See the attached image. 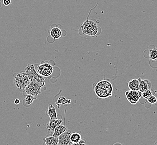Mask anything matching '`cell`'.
Wrapping results in <instances>:
<instances>
[{
    "instance_id": "obj_1",
    "label": "cell",
    "mask_w": 157,
    "mask_h": 145,
    "mask_svg": "<svg viewBox=\"0 0 157 145\" xmlns=\"http://www.w3.org/2000/svg\"><path fill=\"white\" fill-rule=\"evenodd\" d=\"M113 87L111 83L107 80H101L98 82L94 87L95 94L100 98L111 97L113 95Z\"/></svg>"
},
{
    "instance_id": "obj_2",
    "label": "cell",
    "mask_w": 157,
    "mask_h": 145,
    "mask_svg": "<svg viewBox=\"0 0 157 145\" xmlns=\"http://www.w3.org/2000/svg\"><path fill=\"white\" fill-rule=\"evenodd\" d=\"M25 72L30 82L36 83L41 88L45 85V80L44 77L38 74L34 64H28L25 68Z\"/></svg>"
},
{
    "instance_id": "obj_3",
    "label": "cell",
    "mask_w": 157,
    "mask_h": 145,
    "mask_svg": "<svg viewBox=\"0 0 157 145\" xmlns=\"http://www.w3.org/2000/svg\"><path fill=\"white\" fill-rule=\"evenodd\" d=\"M30 83V80L25 72H18L14 76L15 85L21 91H24Z\"/></svg>"
},
{
    "instance_id": "obj_4",
    "label": "cell",
    "mask_w": 157,
    "mask_h": 145,
    "mask_svg": "<svg viewBox=\"0 0 157 145\" xmlns=\"http://www.w3.org/2000/svg\"><path fill=\"white\" fill-rule=\"evenodd\" d=\"M80 29L82 30L84 34L91 36H94L97 35L98 31V28L96 24L91 20H89L88 19L82 24Z\"/></svg>"
},
{
    "instance_id": "obj_5",
    "label": "cell",
    "mask_w": 157,
    "mask_h": 145,
    "mask_svg": "<svg viewBox=\"0 0 157 145\" xmlns=\"http://www.w3.org/2000/svg\"><path fill=\"white\" fill-rule=\"evenodd\" d=\"M37 72L43 77H48L51 76L53 72V67L49 63L45 62L40 64L38 66Z\"/></svg>"
},
{
    "instance_id": "obj_6",
    "label": "cell",
    "mask_w": 157,
    "mask_h": 145,
    "mask_svg": "<svg viewBox=\"0 0 157 145\" xmlns=\"http://www.w3.org/2000/svg\"><path fill=\"white\" fill-rule=\"evenodd\" d=\"M41 88L40 85L36 83L30 82L24 91L27 95H31L35 98H36L38 95H40L41 93Z\"/></svg>"
},
{
    "instance_id": "obj_7",
    "label": "cell",
    "mask_w": 157,
    "mask_h": 145,
    "mask_svg": "<svg viewBox=\"0 0 157 145\" xmlns=\"http://www.w3.org/2000/svg\"><path fill=\"white\" fill-rule=\"evenodd\" d=\"M126 98L129 102L132 104H135L139 100L142 95V93L140 91L130 90L125 93Z\"/></svg>"
},
{
    "instance_id": "obj_8",
    "label": "cell",
    "mask_w": 157,
    "mask_h": 145,
    "mask_svg": "<svg viewBox=\"0 0 157 145\" xmlns=\"http://www.w3.org/2000/svg\"><path fill=\"white\" fill-rule=\"evenodd\" d=\"M71 132L70 131L65 132L58 137L59 145H72V142L70 139Z\"/></svg>"
},
{
    "instance_id": "obj_9",
    "label": "cell",
    "mask_w": 157,
    "mask_h": 145,
    "mask_svg": "<svg viewBox=\"0 0 157 145\" xmlns=\"http://www.w3.org/2000/svg\"><path fill=\"white\" fill-rule=\"evenodd\" d=\"M62 123V119H50L49 123L46 125L48 132L49 133L53 132L55 128Z\"/></svg>"
},
{
    "instance_id": "obj_10",
    "label": "cell",
    "mask_w": 157,
    "mask_h": 145,
    "mask_svg": "<svg viewBox=\"0 0 157 145\" xmlns=\"http://www.w3.org/2000/svg\"><path fill=\"white\" fill-rule=\"evenodd\" d=\"M50 36L54 40L59 39L62 36V30L58 27H54L50 29L49 32Z\"/></svg>"
},
{
    "instance_id": "obj_11",
    "label": "cell",
    "mask_w": 157,
    "mask_h": 145,
    "mask_svg": "<svg viewBox=\"0 0 157 145\" xmlns=\"http://www.w3.org/2000/svg\"><path fill=\"white\" fill-rule=\"evenodd\" d=\"M67 129V128L66 127L60 124L55 128L53 132V136L58 137L60 135H62L63 133L66 132Z\"/></svg>"
},
{
    "instance_id": "obj_12",
    "label": "cell",
    "mask_w": 157,
    "mask_h": 145,
    "mask_svg": "<svg viewBox=\"0 0 157 145\" xmlns=\"http://www.w3.org/2000/svg\"><path fill=\"white\" fill-rule=\"evenodd\" d=\"M48 115L50 119H57V113L56 110L52 104H49L48 109Z\"/></svg>"
},
{
    "instance_id": "obj_13",
    "label": "cell",
    "mask_w": 157,
    "mask_h": 145,
    "mask_svg": "<svg viewBox=\"0 0 157 145\" xmlns=\"http://www.w3.org/2000/svg\"><path fill=\"white\" fill-rule=\"evenodd\" d=\"M44 142L46 145H58V137L54 136H49L44 139Z\"/></svg>"
},
{
    "instance_id": "obj_14",
    "label": "cell",
    "mask_w": 157,
    "mask_h": 145,
    "mask_svg": "<svg viewBox=\"0 0 157 145\" xmlns=\"http://www.w3.org/2000/svg\"><path fill=\"white\" fill-rule=\"evenodd\" d=\"M139 80V91L141 93L148 90L149 88L148 82L146 80H143L140 78L138 79Z\"/></svg>"
},
{
    "instance_id": "obj_15",
    "label": "cell",
    "mask_w": 157,
    "mask_h": 145,
    "mask_svg": "<svg viewBox=\"0 0 157 145\" xmlns=\"http://www.w3.org/2000/svg\"><path fill=\"white\" fill-rule=\"evenodd\" d=\"M128 87L130 90L132 91H139L138 79H134L130 80L128 83Z\"/></svg>"
},
{
    "instance_id": "obj_16",
    "label": "cell",
    "mask_w": 157,
    "mask_h": 145,
    "mask_svg": "<svg viewBox=\"0 0 157 145\" xmlns=\"http://www.w3.org/2000/svg\"><path fill=\"white\" fill-rule=\"evenodd\" d=\"M70 139L72 143H77L81 140V136L78 132L72 133L70 136Z\"/></svg>"
},
{
    "instance_id": "obj_17",
    "label": "cell",
    "mask_w": 157,
    "mask_h": 145,
    "mask_svg": "<svg viewBox=\"0 0 157 145\" xmlns=\"http://www.w3.org/2000/svg\"><path fill=\"white\" fill-rule=\"evenodd\" d=\"M35 98H35L34 97L32 96L31 95H27L24 100V103L25 105L29 106L32 104V103L34 102Z\"/></svg>"
},
{
    "instance_id": "obj_18",
    "label": "cell",
    "mask_w": 157,
    "mask_h": 145,
    "mask_svg": "<svg viewBox=\"0 0 157 145\" xmlns=\"http://www.w3.org/2000/svg\"><path fill=\"white\" fill-rule=\"evenodd\" d=\"M149 57L151 60L157 61V49L154 48L150 51Z\"/></svg>"
},
{
    "instance_id": "obj_19",
    "label": "cell",
    "mask_w": 157,
    "mask_h": 145,
    "mask_svg": "<svg viewBox=\"0 0 157 145\" xmlns=\"http://www.w3.org/2000/svg\"><path fill=\"white\" fill-rule=\"evenodd\" d=\"M152 95V92L151 91V90L148 89L147 91H144L142 93V95L143 97V98H144L146 99H148V98H149Z\"/></svg>"
},
{
    "instance_id": "obj_20",
    "label": "cell",
    "mask_w": 157,
    "mask_h": 145,
    "mask_svg": "<svg viewBox=\"0 0 157 145\" xmlns=\"http://www.w3.org/2000/svg\"><path fill=\"white\" fill-rule=\"evenodd\" d=\"M148 101L151 104H154L157 102V98L154 95H151L149 98H148Z\"/></svg>"
},
{
    "instance_id": "obj_21",
    "label": "cell",
    "mask_w": 157,
    "mask_h": 145,
    "mask_svg": "<svg viewBox=\"0 0 157 145\" xmlns=\"http://www.w3.org/2000/svg\"><path fill=\"white\" fill-rule=\"evenodd\" d=\"M2 2L5 6H7L12 3V0H2Z\"/></svg>"
},
{
    "instance_id": "obj_22",
    "label": "cell",
    "mask_w": 157,
    "mask_h": 145,
    "mask_svg": "<svg viewBox=\"0 0 157 145\" xmlns=\"http://www.w3.org/2000/svg\"><path fill=\"white\" fill-rule=\"evenodd\" d=\"M72 145H85V142L83 140H81L79 142H77V143H73Z\"/></svg>"
},
{
    "instance_id": "obj_23",
    "label": "cell",
    "mask_w": 157,
    "mask_h": 145,
    "mask_svg": "<svg viewBox=\"0 0 157 145\" xmlns=\"http://www.w3.org/2000/svg\"><path fill=\"white\" fill-rule=\"evenodd\" d=\"M14 102H15V104H19L20 103V101L18 99H16L15 100Z\"/></svg>"
}]
</instances>
